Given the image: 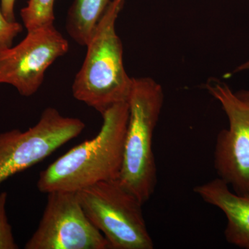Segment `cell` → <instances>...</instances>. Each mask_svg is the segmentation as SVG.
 <instances>
[{"instance_id": "6da1fadb", "label": "cell", "mask_w": 249, "mask_h": 249, "mask_svg": "<svg viewBox=\"0 0 249 249\" xmlns=\"http://www.w3.org/2000/svg\"><path fill=\"white\" fill-rule=\"evenodd\" d=\"M101 115L102 127L94 138L73 147L41 172L37 183L41 193L78 192L99 181L119 178L128 102L116 103Z\"/></svg>"}, {"instance_id": "7a4b0ae2", "label": "cell", "mask_w": 249, "mask_h": 249, "mask_svg": "<svg viewBox=\"0 0 249 249\" xmlns=\"http://www.w3.org/2000/svg\"><path fill=\"white\" fill-rule=\"evenodd\" d=\"M125 0H111L88 44L83 65L72 85L73 97L98 112L128 101L133 78L125 71L124 47L116 23Z\"/></svg>"}, {"instance_id": "3957f363", "label": "cell", "mask_w": 249, "mask_h": 249, "mask_svg": "<svg viewBox=\"0 0 249 249\" xmlns=\"http://www.w3.org/2000/svg\"><path fill=\"white\" fill-rule=\"evenodd\" d=\"M164 94L151 78H133L128 99L129 117L119 180L142 204L155 193L157 170L152 150L154 132L163 107Z\"/></svg>"}, {"instance_id": "277c9868", "label": "cell", "mask_w": 249, "mask_h": 249, "mask_svg": "<svg viewBox=\"0 0 249 249\" xmlns=\"http://www.w3.org/2000/svg\"><path fill=\"white\" fill-rule=\"evenodd\" d=\"M77 195L85 214L105 236L109 249H154L142 213L143 204L119 178L99 181Z\"/></svg>"}, {"instance_id": "5b68a950", "label": "cell", "mask_w": 249, "mask_h": 249, "mask_svg": "<svg viewBox=\"0 0 249 249\" xmlns=\"http://www.w3.org/2000/svg\"><path fill=\"white\" fill-rule=\"evenodd\" d=\"M85 124L46 108L38 122L27 131L13 129L0 134V184L10 177L39 163L62 145L76 138Z\"/></svg>"}, {"instance_id": "8992f818", "label": "cell", "mask_w": 249, "mask_h": 249, "mask_svg": "<svg viewBox=\"0 0 249 249\" xmlns=\"http://www.w3.org/2000/svg\"><path fill=\"white\" fill-rule=\"evenodd\" d=\"M206 88L220 103L229 123L216 139L214 169L234 193L249 196V107L225 83L210 80Z\"/></svg>"}, {"instance_id": "52a82bcc", "label": "cell", "mask_w": 249, "mask_h": 249, "mask_svg": "<svg viewBox=\"0 0 249 249\" xmlns=\"http://www.w3.org/2000/svg\"><path fill=\"white\" fill-rule=\"evenodd\" d=\"M40 224L27 242V249H107L102 232L89 220L77 192L47 193Z\"/></svg>"}, {"instance_id": "ba28073f", "label": "cell", "mask_w": 249, "mask_h": 249, "mask_svg": "<svg viewBox=\"0 0 249 249\" xmlns=\"http://www.w3.org/2000/svg\"><path fill=\"white\" fill-rule=\"evenodd\" d=\"M68 41L54 24L28 31L17 45L0 51V84L11 85L19 94H35L49 67L68 52Z\"/></svg>"}, {"instance_id": "9c48e42d", "label": "cell", "mask_w": 249, "mask_h": 249, "mask_svg": "<svg viewBox=\"0 0 249 249\" xmlns=\"http://www.w3.org/2000/svg\"><path fill=\"white\" fill-rule=\"evenodd\" d=\"M194 192L225 214L227 223L224 236L227 242L249 249V196L236 194L219 178L195 187Z\"/></svg>"}, {"instance_id": "30bf717a", "label": "cell", "mask_w": 249, "mask_h": 249, "mask_svg": "<svg viewBox=\"0 0 249 249\" xmlns=\"http://www.w3.org/2000/svg\"><path fill=\"white\" fill-rule=\"evenodd\" d=\"M111 0H74L67 16L66 29L76 43L85 47Z\"/></svg>"}, {"instance_id": "8fae6325", "label": "cell", "mask_w": 249, "mask_h": 249, "mask_svg": "<svg viewBox=\"0 0 249 249\" xmlns=\"http://www.w3.org/2000/svg\"><path fill=\"white\" fill-rule=\"evenodd\" d=\"M54 4L55 0H28L27 5L20 11L23 24L27 31L53 25Z\"/></svg>"}, {"instance_id": "7c38bea8", "label": "cell", "mask_w": 249, "mask_h": 249, "mask_svg": "<svg viewBox=\"0 0 249 249\" xmlns=\"http://www.w3.org/2000/svg\"><path fill=\"white\" fill-rule=\"evenodd\" d=\"M23 31V26L17 21H10L5 17L0 6V51L12 47L14 39Z\"/></svg>"}, {"instance_id": "4fadbf2b", "label": "cell", "mask_w": 249, "mask_h": 249, "mask_svg": "<svg viewBox=\"0 0 249 249\" xmlns=\"http://www.w3.org/2000/svg\"><path fill=\"white\" fill-rule=\"evenodd\" d=\"M7 194H0V249H18L15 242L11 225L8 222L6 214V203Z\"/></svg>"}, {"instance_id": "5bb4252c", "label": "cell", "mask_w": 249, "mask_h": 249, "mask_svg": "<svg viewBox=\"0 0 249 249\" xmlns=\"http://www.w3.org/2000/svg\"><path fill=\"white\" fill-rule=\"evenodd\" d=\"M16 0H0V6L5 17L10 21L16 20L15 16V6Z\"/></svg>"}, {"instance_id": "9a60e30c", "label": "cell", "mask_w": 249, "mask_h": 249, "mask_svg": "<svg viewBox=\"0 0 249 249\" xmlns=\"http://www.w3.org/2000/svg\"><path fill=\"white\" fill-rule=\"evenodd\" d=\"M235 93L236 96L249 107V91L248 90H240V91Z\"/></svg>"}, {"instance_id": "2e32d148", "label": "cell", "mask_w": 249, "mask_h": 249, "mask_svg": "<svg viewBox=\"0 0 249 249\" xmlns=\"http://www.w3.org/2000/svg\"><path fill=\"white\" fill-rule=\"evenodd\" d=\"M246 70H249V60L245 62V63L242 64V65H240L238 67H237L234 72L236 73V72L246 71Z\"/></svg>"}]
</instances>
